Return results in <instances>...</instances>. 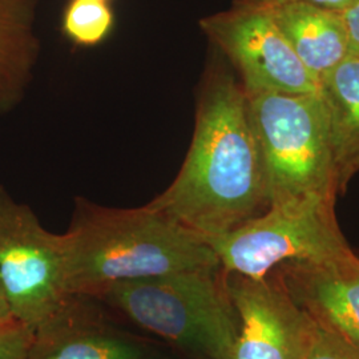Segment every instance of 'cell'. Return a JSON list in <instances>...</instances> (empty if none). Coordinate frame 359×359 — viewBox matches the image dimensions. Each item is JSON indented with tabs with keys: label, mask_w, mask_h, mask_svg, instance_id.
Here are the masks:
<instances>
[{
	"label": "cell",
	"mask_w": 359,
	"mask_h": 359,
	"mask_svg": "<svg viewBox=\"0 0 359 359\" xmlns=\"http://www.w3.org/2000/svg\"><path fill=\"white\" fill-rule=\"evenodd\" d=\"M148 205L204 238L234 231L269 208L246 93L217 51L200 81L185 160Z\"/></svg>",
	"instance_id": "6da1fadb"
},
{
	"label": "cell",
	"mask_w": 359,
	"mask_h": 359,
	"mask_svg": "<svg viewBox=\"0 0 359 359\" xmlns=\"http://www.w3.org/2000/svg\"><path fill=\"white\" fill-rule=\"evenodd\" d=\"M63 245L69 295L96 298L123 281L221 269L204 237L148 204L121 209L77 197Z\"/></svg>",
	"instance_id": "7a4b0ae2"
},
{
	"label": "cell",
	"mask_w": 359,
	"mask_h": 359,
	"mask_svg": "<svg viewBox=\"0 0 359 359\" xmlns=\"http://www.w3.org/2000/svg\"><path fill=\"white\" fill-rule=\"evenodd\" d=\"M96 298L197 358L233 359L238 320L222 269L123 281Z\"/></svg>",
	"instance_id": "3957f363"
},
{
	"label": "cell",
	"mask_w": 359,
	"mask_h": 359,
	"mask_svg": "<svg viewBox=\"0 0 359 359\" xmlns=\"http://www.w3.org/2000/svg\"><path fill=\"white\" fill-rule=\"evenodd\" d=\"M266 177L269 206L339 196L329 117L314 93H246Z\"/></svg>",
	"instance_id": "277c9868"
},
{
	"label": "cell",
	"mask_w": 359,
	"mask_h": 359,
	"mask_svg": "<svg viewBox=\"0 0 359 359\" xmlns=\"http://www.w3.org/2000/svg\"><path fill=\"white\" fill-rule=\"evenodd\" d=\"M334 198L308 196L270 205L234 231L205 238L221 269L252 280L286 262H325L354 252L335 216Z\"/></svg>",
	"instance_id": "5b68a950"
},
{
	"label": "cell",
	"mask_w": 359,
	"mask_h": 359,
	"mask_svg": "<svg viewBox=\"0 0 359 359\" xmlns=\"http://www.w3.org/2000/svg\"><path fill=\"white\" fill-rule=\"evenodd\" d=\"M0 283L13 317L34 330L69 294L63 234L47 231L34 210L0 185Z\"/></svg>",
	"instance_id": "8992f818"
},
{
	"label": "cell",
	"mask_w": 359,
	"mask_h": 359,
	"mask_svg": "<svg viewBox=\"0 0 359 359\" xmlns=\"http://www.w3.org/2000/svg\"><path fill=\"white\" fill-rule=\"evenodd\" d=\"M200 28L229 63L245 93L320 90L268 10L233 3L231 10L201 19Z\"/></svg>",
	"instance_id": "52a82bcc"
},
{
	"label": "cell",
	"mask_w": 359,
	"mask_h": 359,
	"mask_svg": "<svg viewBox=\"0 0 359 359\" xmlns=\"http://www.w3.org/2000/svg\"><path fill=\"white\" fill-rule=\"evenodd\" d=\"M224 274L238 320L233 359H305L317 325L277 276L252 280Z\"/></svg>",
	"instance_id": "ba28073f"
},
{
	"label": "cell",
	"mask_w": 359,
	"mask_h": 359,
	"mask_svg": "<svg viewBox=\"0 0 359 359\" xmlns=\"http://www.w3.org/2000/svg\"><path fill=\"white\" fill-rule=\"evenodd\" d=\"M271 273L320 327L359 350L358 255L325 262H286Z\"/></svg>",
	"instance_id": "9c48e42d"
},
{
	"label": "cell",
	"mask_w": 359,
	"mask_h": 359,
	"mask_svg": "<svg viewBox=\"0 0 359 359\" xmlns=\"http://www.w3.org/2000/svg\"><path fill=\"white\" fill-rule=\"evenodd\" d=\"M87 299L69 295L39 323L27 359H144L142 348L107 326Z\"/></svg>",
	"instance_id": "30bf717a"
},
{
	"label": "cell",
	"mask_w": 359,
	"mask_h": 359,
	"mask_svg": "<svg viewBox=\"0 0 359 359\" xmlns=\"http://www.w3.org/2000/svg\"><path fill=\"white\" fill-rule=\"evenodd\" d=\"M265 10L318 84L348 57L350 41L341 11L306 3H287Z\"/></svg>",
	"instance_id": "8fae6325"
},
{
	"label": "cell",
	"mask_w": 359,
	"mask_h": 359,
	"mask_svg": "<svg viewBox=\"0 0 359 359\" xmlns=\"http://www.w3.org/2000/svg\"><path fill=\"white\" fill-rule=\"evenodd\" d=\"M39 0H0V115L26 97L41 44L36 34Z\"/></svg>",
	"instance_id": "7c38bea8"
},
{
	"label": "cell",
	"mask_w": 359,
	"mask_h": 359,
	"mask_svg": "<svg viewBox=\"0 0 359 359\" xmlns=\"http://www.w3.org/2000/svg\"><path fill=\"white\" fill-rule=\"evenodd\" d=\"M329 117L339 194L359 170V57L348 56L320 81Z\"/></svg>",
	"instance_id": "4fadbf2b"
},
{
	"label": "cell",
	"mask_w": 359,
	"mask_h": 359,
	"mask_svg": "<svg viewBox=\"0 0 359 359\" xmlns=\"http://www.w3.org/2000/svg\"><path fill=\"white\" fill-rule=\"evenodd\" d=\"M116 13L108 1L69 0L62 15V32L74 46L95 48L114 34Z\"/></svg>",
	"instance_id": "5bb4252c"
},
{
	"label": "cell",
	"mask_w": 359,
	"mask_h": 359,
	"mask_svg": "<svg viewBox=\"0 0 359 359\" xmlns=\"http://www.w3.org/2000/svg\"><path fill=\"white\" fill-rule=\"evenodd\" d=\"M305 359H359V350L317 325Z\"/></svg>",
	"instance_id": "9a60e30c"
},
{
	"label": "cell",
	"mask_w": 359,
	"mask_h": 359,
	"mask_svg": "<svg viewBox=\"0 0 359 359\" xmlns=\"http://www.w3.org/2000/svg\"><path fill=\"white\" fill-rule=\"evenodd\" d=\"M32 341V330L22 322L0 325V359H27Z\"/></svg>",
	"instance_id": "2e32d148"
},
{
	"label": "cell",
	"mask_w": 359,
	"mask_h": 359,
	"mask_svg": "<svg viewBox=\"0 0 359 359\" xmlns=\"http://www.w3.org/2000/svg\"><path fill=\"white\" fill-rule=\"evenodd\" d=\"M357 0H234L237 4H243L248 7H257V8H271L276 6L287 4V3H306L318 6L323 8H329L334 11H344Z\"/></svg>",
	"instance_id": "e0dca14e"
},
{
	"label": "cell",
	"mask_w": 359,
	"mask_h": 359,
	"mask_svg": "<svg viewBox=\"0 0 359 359\" xmlns=\"http://www.w3.org/2000/svg\"><path fill=\"white\" fill-rule=\"evenodd\" d=\"M341 13L346 25L348 41H350L348 56L359 57V0Z\"/></svg>",
	"instance_id": "ac0fdd59"
},
{
	"label": "cell",
	"mask_w": 359,
	"mask_h": 359,
	"mask_svg": "<svg viewBox=\"0 0 359 359\" xmlns=\"http://www.w3.org/2000/svg\"><path fill=\"white\" fill-rule=\"evenodd\" d=\"M13 320H15V318L13 317L7 297L4 294V290H3L1 283H0V325H4V323L13 321Z\"/></svg>",
	"instance_id": "d6986e66"
},
{
	"label": "cell",
	"mask_w": 359,
	"mask_h": 359,
	"mask_svg": "<svg viewBox=\"0 0 359 359\" xmlns=\"http://www.w3.org/2000/svg\"><path fill=\"white\" fill-rule=\"evenodd\" d=\"M99 1H108V3H111V0H99Z\"/></svg>",
	"instance_id": "ffe728a7"
}]
</instances>
